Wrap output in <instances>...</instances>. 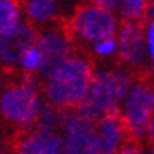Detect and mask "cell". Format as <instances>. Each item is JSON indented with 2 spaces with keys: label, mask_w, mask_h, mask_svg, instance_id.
Instances as JSON below:
<instances>
[{
  "label": "cell",
  "mask_w": 154,
  "mask_h": 154,
  "mask_svg": "<svg viewBox=\"0 0 154 154\" xmlns=\"http://www.w3.org/2000/svg\"><path fill=\"white\" fill-rule=\"evenodd\" d=\"M151 154H154V149H152V152H151Z\"/></svg>",
  "instance_id": "21"
},
{
  "label": "cell",
  "mask_w": 154,
  "mask_h": 154,
  "mask_svg": "<svg viewBox=\"0 0 154 154\" xmlns=\"http://www.w3.org/2000/svg\"><path fill=\"white\" fill-rule=\"evenodd\" d=\"M0 31L2 36H11L14 35L17 28L21 26V4L17 0H2L0 2Z\"/></svg>",
  "instance_id": "13"
},
{
  "label": "cell",
  "mask_w": 154,
  "mask_h": 154,
  "mask_svg": "<svg viewBox=\"0 0 154 154\" xmlns=\"http://www.w3.org/2000/svg\"><path fill=\"white\" fill-rule=\"evenodd\" d=\"M112 106H118V100L114 97L109 75H107V71H97L94 75L90 88L83 97V100L78 104L76 111L94 121H97V119L100 121Z\"/></svg>",
  "instance_id": "7"
},
{
  "label": "cell",
  "mask_w": 154,
  "mask_h": 154,
  "mask_svg": "<svg viewBox=\"0 0 154 154\" xmlns=\"http://www.w3.org/2000/svg\"><path fill=\"white\" fill-rule=\"evenodd\" d=\"M16 154H64L66 147L54 132L35 128L28 135L17 137Z\"/></svg>",
  "instance_id": "11"
},
{
  "label": "cell",
  "mask_w": 154,
  "mask_h": 154,
  "mask_svg": "<svg viewBox=\"0 0 154 154\" xmlns=\"http://www.w3.org/2000/svg\"><path fill=\"white\" fill-rule=\"evenodd\" d=\"M147 0H121L119 9L123 19H130V21H142V17L146 14Z\"/></svg>",
  "instance_id": "14"
},
{
  "label": "cell",
  "mask_w": 154,
  "mask_h": 154,
  "mask_svg": "<svg viewBox=\"0 0 154 154\" xmlns=\"http://www.w3.org/2000/svg\"><path fill=\"white\" fill-rule=\"evenodd\" d=\"M66 154H97L99 132L95 121L82 112H69L64 123Z\"/></svg>",
  "instance_id": "6"
},
{
  "label": "cell",
  "mask_w": 154,
  "mask_h": 154,
  "mask_svg": "<svg viewBox=\"0 0 154 154\" xmlns=\"http://www.w3.org/2000/svg\"><path fill=\"white\" fill-rule=\"evenodd\" d=\"M42 52H40V49L38 47H31V49H28L26 52H24V56H23L21 59V68L24 71H28V73H33V71H40V68H42Z\"/></svg>",
  "instance_id": "15"
},
{
  "label": "cell",
  "mask_w": 154,
  "mask_h": 154,
  "mask_svg": "<svg viewBox=\"0 0 154 154\" xmlns=\"http://www.w3.org/2000/svg\"><path fill=\"white\" fill-rule=\"evenodd\" d=\"M116 49H118V43L114 42L112 38H107V40L97 42L95 45H94V50L97 52L99 56H111Z\"/></svg>",
  "instance_id": "16"
},
{
  "label": "cell",
  "mask_w": 154,
  "mask_h": 154,
  "mask_svg": "<svg viewBox=\"0 0 154 154\" xmlns=\"http://www.w3.org/2000/svg\"><path fill=\"white\" fill-rule=\"evenodd\" d=\"M118 154H142V151H140L139 144L133 140V142H126L125 146L118 151Z\"/></svg>",
  "instance_id": "18"
},
{
  "label": "cell",
  "mask_w": 154,
  "mask_h": 154,
  "mask_svg": "<svg viewBox=\"0 0 154 154\" xmlns=\"http://www.w3.org/2000/svg\"><path fill=\"white\" fill-rule=\"evenodd\" d=\"M99 132V149L97 154H118L121 137L125 130L123 114L119 112L118 106H112L106 116L97 123Z\"/></svg>",
  "instance_id": "10"
},
{
  "label": "cell",
  "mask_w": 154,
  "mask_h": 154,
  "mask_svg": "<svg viewBox=\"0 0 154 154\" xmlns=\"http://www.w3.org/2000/svg\"><path fill=\"white\" fill-rule=\"evenodd\" d=\"M29 23H50L59 19V7L56 0H19Z\"/></svg>",
  "instance_id": "12"
},
{
  "label": "cell",
  "mask_w": 154,
  "mask_h": 154,
  "mask_svg": "<svg viewBox=\"0 0 154 154\" xmlns=\"http://www.w3.org/2000/svg\"><path fill=\"white\" fill-rule=\"evenodd\" d=\"M154 90L151 85L140 80L132 87L125 100V130L133 139H140L149 132V123L154 114Z\"/></svg>",
  "instance_id": "4"
},
{
  "label": "cell",
  "mask_w": 154,
  "mask_h": 154,
  "mask_svg": "<svg viewBox=\"0 0 154 154\" xmlns=\"http://www.w3.org/2000/svg\"><path fill=\"white\" fill-rule=\"evenodd\" d=\"M149 139L154 142V114H152V118H151V123H149Z\"/></svg>",
  "instance_id": "20"
},
{
  "label": "cell",
  "mask_w": 154,
  "mask_h": 154,
  "mask_svg": "<svg viewBox=\"0 0 154 154\" xmlns=\"http://www.w3.org/2000/svg\"><path fill=\"white\" fill-rule=\"evenodd\" d=\"M42 111L36 92L35 76L24 71L9 80L2 94V114L14 123H29L38 118Z\"/></svg>",
  "instance_id": "2"
},
{
  "label": "cell",
  "mask_w": 154,
  "mask_h": 154,
  "mask_svg": "<svg viewBox=\"0 0 154 154\" xmlns=\"http://www.w3.org/2000/svg\"><path fill=\"white\" fill-rule=\"evenodd\" d=\"M118 56L121 63L137 69L144 68L146 47H144V24L140 21L123 19L118 31Z\"/></svg>",
  "instance_id": "8"
},
{
  "label": "cell",
  "mask_w": 154,
  "mask_h": 154,
  "mask_svg": "<svg viewBox=\"0 0 154 154\" xmlns=\"http://www.w3.org/2000/svg\"><path fill=\"white\" fill-rule=\"evenodd\" d=\"M87 2L99 9H104L107 12L116 11V7H119V4H121V0H87Z\"/></svg>",
  "instance_id": "17"
},
{
  "label": "cell",
  "mask_w": 154,
  "mask_h": 154,
  "mask_svg": "<svg viewBox=\"0 0 154 154\" xmlns=\"http://www.w3.org/2000/svg\"><path fill=\"white\" fill-rule=\"evenodd\" d=\"M73 40L82 38L87 42H102L116 33V21L111 12L95 5L80 4L69 19H66Z\"/></svg>",
  "instance_id": "3"
},
{
  "label": "cell",
  "mask_w": 154,
  "mask_h": 154,
  "mask_svg": "<svg viewBox=\"0 0 154 154\" xmlns=\"http://www.w3.org/2000/svg\"><path fill=\"white\" fill-rule=\"evenodd\" d=\"M38 29L31 23H23L14 35L2 36V63L4 68H14L21 63L24 52L38 42Z\"/></svg>",
  "instance_id": "9"
},
{
  "label": "cell",
  "mask_w": 154,
  "mask_h": 154,
  "mask_svg": "<svg viewBox=\"0 0 154 154\" xmlns=\"http://www.w3.org/2000/svg\"><path fill=\"white\" fill-rule=\"evenodd\" d=\"M147 43H149V52L154 59V21L149 24V33H147Z\"/></svg>",
  "instance_id": "19"
},
{
  "label": "cell",
  "mask_w": 154,
  "mask_h": 154,
  "mask_svg": "<svg viewBox=\"0 0 154 154\" xmlns=\"http://www.w3.org/2000/svg\"><path fill=\"white\" fill-rule=\"evenodd\" d=\"M73 45H75V40H73V36L69 33L66 19H59L56 28H52L50 31L40 35L38 42H36V47L40 49L42 57H43L40 75L45 80L71 54V47Z\"/></svg>",
  "instance_id": "5"
},
{
  "label": "cell",
  "mask_w": 154,
  "mask_h": 154,
  "mask_svg": "<svg viewBox=\"0 0 154 154\" xmlns=\"http://www.w3.org/2000/svg\"><path fill=\"white\" fill-rule=\"evenodd\" d=\"M90 61L80 54H69L45 80V94L50 104L64 109L78 107L94 80Z\"/></svg>",
  "instance_id": "1"
}]
</instances>
